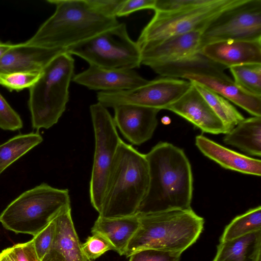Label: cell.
<instances>
[{
	"label": "cell",
	"mask_w": 261,
	"mask_h": 261,
	"mask_svg": "<svg viewBox=\"0 0 261 261\" xmlns=\"http://www.w3.org/2000/svg\"><path fill=\"white\" fill-rule=\"evenodd\" d=\"M191 83L221 120L227 133L245 119L227 99L202 85Z\"/></svg>",
	"instance_id": "d4e9b609"
},
{
	"label": "cell",
	"mask_w": 261,
	"mask_h": 261,
	"mask_svg": "<svg viewBox=\"0 0 261 261\" xmlns=\"http://www.w3.org/2000/svg\"><path fill=\"white\" fill-rule=\"evenodd\" d=\"M139 226L137 215L118 218H104L98 216L92 228V233L104 236L113 245L115 251L124 255L130 240Z\"/></svg>",
	"instance_id": "44dd1931"
},
{
	"label": "cell",
	"mask_w": 261,
	"mask_h": 261,
	"mask_svg": "<svg viewBox=\"0 0 261 261\" xmlns=\"http://www.w3.org/2000/svg\"><path fill=\"white\" fill-rule=\"evenodd\" d=\"M74 68L72 55L62 52L44 67L38 80L29 88L28 106L34 129H48L58 122L68 101Z\"/></svg>",
	"instance_id": "5b68a950"
},
{
	"label": "cell",
	"mask_w": 261,
	"mask_h": 261,
	"mask_svg": "<svg viewBox=\"0 0 261 261\" xmlns=\"http://www.w3.org/2000/svg\"><path fill=\"white\" fill-rule=\"evenodd\" d=\"M202 55L226 69L242 64H261V40H228L203 46Z\"/></svg>",
	"instance_id": "e0dca14e"
},
{
	"label": "cell",
	"mask_w": 261,
	"mask_h": 261,
	"mask_svg": "<svg viewBox=\"0 0 261 261\" xmlns=\"http://www.w3.org/2000/svg\"><path fill=\"white\" fill-rule=\"evenodd\" d=\"M145 155L149 184L136 215L192 210L193 175L184 150L171 143L161 142Z\"/></svg>",
	"instance_id": "6da1fadb"
},
{
	"label": "cell",
	"mask_w": 261,
	"mask_h": 261,
	"mask_svg": "<svg viewBox=\"0 0 261 261\" xmlns=\"http://www.w3.org/2000/svg\"><path fill=\"white\" fill-rule=\"evenodd\" d=\"M71 206L69 191L46 183L27 190L0 215V222L16 233L36 234L63 210Z\"/></svg>",
	"instance_id": "8992f818"
},
{
	"label": "cell",
	"mask_w": 261,
	"mask_h": 261,
	"mask_svg": "<svg viewBox=\"0 0 261 261\" xmlns=\"http://www.w3.org/2000/svg\"><path fill=\"white\" fill-rule=\"evenodd\" d=\"M261 40V0H237L203 30L200 49L215 42Z\"/></svg>",
	"instance_id": "30bf717a"
},
{
	"label": "cell",
	"mask_w": 261,
	"mask_h": 261,
	"mask_svg": "<svg viewBox=\"0 0 261 261\" xmlns=\"http://www.w3.org/2000/svg\"><path fill=\"white\" fill-rule=\"evenodd\" d=\"M66 51L83 59L89 65L103 68L134 69L141 65L140 48L129 36L124 23L69 47Z\"/></svg>",
	"instance_id": "52a82bcc"
},
{
	"label": "cell",
	"mask_w": 261,
	"mask_h": 261,
	"mask_svg": "<svg viewBox=\"0 0 261 261\" xmlns=\"http://www.w3.org/2000/svg\"><path fill=\"white\" fill-rule=\"evenodd\" d=\"M41 261H63L56 253L49 250Z\"/></svg>",
	"instance_id": "8d00e7d4"
},
{
	"label": "cell",
	"mask_w": 261,
	"mask_h": 261,
	"mask_svg": "<svg viewBox=\"0 0 261 261\" xmlns=\"http://www.w3.org/2000/svg\"><path fill=\"white\" fill-rule=\"evenodd\" d=\"M84 261H93V260L89 259L85 256Z\"/></svg>",
	"instance_id": "ab89813d"
},
{
	"label": "cell",
	"mask_w": 261,
	"mask_h": 261,
	"mask_svg": "<svg viewBox=\"0 0 261 261\" xmlns=\"http://www.w3.org/2000/svg\"><path fill=\"white\" fill-rule=\"evenodd\" d=\"M224 70L220 69L202 74L187 75L182 79L203 86L253 116L261 117V97L253 95L239 87Z\"/></svg>",
	"instance_id": "2e32d148"
},
{
	"label": "cell",
	"mask_w": 261,
	"mask_h": 261,
	"mask_svg": "<svg viewBox=\"0 0 261 261\" xmlns=\"http://www.w3.org/2000/svg\"><path fill=\"white\" fill-rule=\"evenodd\" d=\"M113 109L116 127L132 144L140 145L152 137L160 110L133 105H119Z\"/></svg>",
	"instance_id": "4fadbf2b"
},
{
	"label": "cell",
	"mask_w": 261,
	"mask_h": 261,
	"mask_svg": "<svg viewBox=\"0 0 261 261\" xmlns=\"http://www.w3.org/2000/svg\"><path fill=\"white\" fill-rule=\"evenodd\" d=\"M261 230L220 242L213 261H261Z\"/></svg>",
	"instance_id": "7402d4cb"
},
{
	"label": "cell",
	"mask_w": 261,
	"mask_h": 261,
	"mask_svg": "<svg viewBox=\"0 0 261 261\" xmlns=\"http://www.w3.org/2000/svg\"><path fill=\"white\" fill-rule=\"evenodd\" d=\"M56 232V221L54 218L44 228L34 236L32 239L35 251L41 260L49 251Z\"/></svg>",
	"instance_id": "f546056e"
},
{
	"label": "cell",
	"mask_w": 261,
	"mask_h": 261,
	"mask_svg": "<svg viewBox=\"0 0 261 261\" xmlns=\"http://www.w3.org/2000/svg\"><path fill=\"white\" fill-rule=\"evenodd\" d=\"M181 254L178 252L145 248L133 253L129 261H179Z\"/></svg>",
	"instance_id": "4dcf8cb0"
},
{
	"label": "cell",
	"mask_w": 261,
	"mask_h": 261,
	"mask_svg": "<svg viewBox=\"0 0 261 261\" xmlns=\"http://www.w3.org/2000/svg\"><path fill=\"white\" fill-rule=\"evenodd\" d=\"M56 10L24 43L49 49L67 48L111 28L116 18L102 15L86 0H48Z\"/></svg>",
	"instance_id": "7a4b0ae2"
},
{
	"label": "cell",
	"mask_w": 261,
	"mask_h": 261,
	"mask_svg": "<svg viewBox=\"0 0 261 261\" xmlns=\"http://www.w3.org/2000/svg\"><path fill=\"white\" fill-rule=\"evenodd\" d=\"M165 110L184 118L204 133H227L221 120L192 84L184 94Z\"/></svg>",
	"instance_id": "9a60e30c"
},
{
	"label": "cell",
	"mask_w": 261,
	"mask_h": 261,
	"mask_svg": "<svg viewBox=\"0 0 261 261\" xmlns=\"http://www.w3.org/2000/svg\"><path fill=\"white\" fill-rule=\"evenodd\" d=\"M195 144L206 157L224 168L260 176L261 161L224 147L202 135L195 138Z\"/></svg>",
	"instance_id": "d6986e66"
},
{
	"label": "cell",
	"mask_w": 261,
	"mask_h": 261,
	"mask_svg": "<svg viewBox=\"0 0 261 261\" xmlns=\"http://www.w3.org/2000/svg\"><path fill=\"white\" fill-rule=\"evenodd\" d=\"M6 250L14 261H41L37 255L33 240L15 244L6 248Z\"/></svg>",
	"instance_id": "836d02e7"
},
{
	"label": "cell",
	"mask_w": 261,
	"mask_h": 261,
	"mask_svg": "<svg viewBox=\"0 0 261 261\" xmlns=\"http://www.w3.org/2000/svg\"><path fill=\"white\" fill-rule=\"evenodd\" d=\"M84 255L91 260L95 259L107 251L115 250L110 242L102 234L94 232L81 245Z\"/></svg>",
	"instance_id": "f1b7e54d"
},
{
	"label": "cell",
	"mask_w": 261,
	"mask_h": 261,
	"mask_svg": "<svg viewBox=\"0 0 261 261\" xmlns=\"http://www.w3.org/2000/svg\"><path fill=\"white\" fill-rule=\"evenodd\" d=\"M234 82L245 91L261 97V64L251 63L231 67Z\"/></svg>",
	"instance_id": "4316f807"
},
{
	"label": "cell",
	"mask_w": 261,
	"mask_h": 261,
	"mask_svg": "<svg viewBox=\"0 0 261 261\" xmlns=\"http://www.w3.org/2000/svg\"><path fill=\"white\" fill-rule=\"evenodd\" d=\"M211 0H156L154 11L175 12L197 7Z\"/></svg>",
	"instance_id": "d6a6232c"
},
{
	"label": "cell",
	"mask_w": 261,
	"mask_h": 261,
	"mask_svg": "<svg viewBox=\"0 0 261 261\" xmlns=\"http://www.w3.org/2000/svg\"><path fill=\"white\" fill-rule=\"evenodd\" d=\"M237 0H211L208 3L175 12L154 11V14L142 30L138 46L156 42L171 36L200 30L203 31L210 22Z\"/></svg>",
	"instance_id": "9c48e42d"
},
{
	"label": "cell",
	"mask_w": 261,
	"mask_h": 261,
	"mask_svg": "<svg viewBox=\"0 0 261 261\" xmlns=\"http://www.w3.org/2000/svg\"><path fill=\"white\" fill-rule=\"evenodd\" d=\"M40 134L17 135L0 145V175L15 161L42 142Z\"/></svg>",
	"instance_id": "cb8c5ba5"
},
{
	"label": "cell",
	"mask_w": 261,
	"mask_h": 261,
	"mask_svg": "<svg viewBox=\"0 0 261 261\" xmlns=\"http://www.w3.org/2000/svg\"><path fill=\"white\" fill-rule=\"evenodd\" d=\"M65 51L30 45L24 42L12 44L0 59V73L41 72L53 58Z\"/></svg>",
	"instance_id": "ac0fdd59"
},
{
	"label": "cell",
	"mask_w": 261,
	"mask_h": 261,
	"mask_svg": "<svg viewBox=\"0 0 261 261\" xmlns=\"http://www.w3.org/2000/svg\"><path fill=\"white\" fill-rule=\"evenodd\" d=\"M12 44L0 42V59L11 47Z\"/></svg>",
	"instance_id": "74e56055"
},
{
	"label": "cell",
	"mask_w": 261,
	"mask_h": 261,
	"mask_svg": "<svg viewBox=\"0 0 261 261\" xmlns=\"http://www.w3.org/2000/svg\"><path fill=\"white\" fill-rule=\"evenodd\" d=\"M22 126L20 116L0 93V128L14 131L21 129Z\"/></svg>",
	"instance_id": "1f68e13d"
},
{
	"label": "cell",
	"mask_w": 261,
	"mask_h": 261,
	"mask_svg": "<svg viewBox=\"0 0 261 261\" xmlns=\"http://www.w3.org/2000/svg\"><path fill=\"white\" fill-rule=\"evenodd\" d=\"M0 261H14L13 259L9 255L6 249L3 250L0 253Z\"/></svg>",
	"instance_id": "f35d334b"
},
{
	"label": "cell",
	"mask_w": 261,
	"mask_h": 261,
	"mask_svg": "<svg viewBox=\"0 0 261 261\" xmlns=\"http://www.w3.org/2000/svg\"><path fill=\"white\" fill-rule=\"evenodd\" d=\"M191 85L186 80L162 76L130 90L98 92L96 97L107 108L133 105L161 110L179 98Z\"/></svg>",
	"instance_id": "8fae6325"
},
{
	"label": "cell",
	"mask_w": 261,
	"mask_h": 261,
	"mask_svg": "<svg viewBox=\"0 0 261 261\" xmlns=\"http://www.w3.org/2000/svg\"><path fill=\"white\" fill-rule=\"evenodd\" d=\"M156 0H123L116 14L117 17L126 16L144 9L154 10Z\"/></svg>",
	"instance_id": "d590c367"
},
{
	"label": "cell",
	"mask_w": 261,
	"mask_h": 261,
	"mask_svg": "<svg viewBox=\"0 0 261 261\" xmlns=\"http://www.w3.org/2000/svg\"><path fill=\"white\" fill-rule=\"evenodd\" d=\"M95 149L89 186L90 202L98 213L109 172L122 140L107 108L97 102L90 107Z\"/></svg>",
	"instance_id": "ba28073f"
},
{
	"label": "cell",
	"mask_w": 261,
	"mask_h": 261,
	"mask_svg": "<svg viewBox=\"0 0 261 261\" xmlns=\"http://www.w3.org/2000/svg\"><path fill=\"white\" fill-rule=\"evenodd\" d=\"M259 230H261L260 205L234 218L225 227L220 242L232 240Z\"/></svg>",
	"instance_id": "484cf974"
},
{
	"label": "cell",
	"mask_w": 261,
	"mask_h": 261,
	"mask_svg": "<svg viewBox=\"0 0 261 261\" xmlns=\"http://www.w3.org/2000/svg\"><path fill=\"white\" fill-rule=\"evenodd\" d=\"M202 32L195 30L139 46L141 65L149 67L177 61L199 53Z\"/></svg>",
	"instance_id": "7c38bea8"
},
{
	"label": "cell",
	"mask_w": 261,
	"mask_h": 261,
	"mask_svg": "<svg viewBox=\"0 0 261 261\" xmlns=\"http://www.w3.org/2000/svg\"><path fill=\"white\" fill-rule=\"evenodd\" d=\"M137 215L139 226L126 249L127 257L145 248L182 253L197 241L204 223L192 209Z\"/></svg>",
	"instance_id": "277c9868"
},
{
	"label": "cell",
	"mask_w": 261,
	"mask_h": 261,
	"mask_svg": "<svg viewBox=\"0 0 261 261\" xmlns=\"http://www.w3.org/2000/svg\"><path fill=\"white\" fill-rule=\"evenodd\" d=\"M97 13L109 17L116 18V14L123 0H86Z\"/></svg>",
	"instance_id": "e575fe53"
},
{
	"label": "cell",
	"mask_w": 261,
	"mask_h": 261,
	"mask_svg": "<svg viewBox=\"0 0 261 261\" xmlns=\"http://www.w3.org/2000/svg\"><path fill=\"white\" fill-rule=\"evenodd\" d=\"M71 206L63 210L56 217V232L49 250L63 261H84L85 256L71 217Z\"/></svg>",
	"instance_id": "ffe728a7"
},
{
	"label": "cell",
	"mask_w": 261,
	"mask_h": 261,
	"mask_svg": "<svg viewBox=\"0 0 261 261\" xmlns=\"http://www.w3.org/2000/svg\"><path fill=\"white\" fill-rule=\"evenodd\" d=\"M41 72L0 73V85L10 91H19L25 88H30L38 80Z\"/></svg>",
	"instance_id": "83f0119b"
},
{
	"label": "cell",
	"mask_w": 261,
	"mask_h": 261,
	"mask_svg": "<svg viewBox=\"0 0 261 261\" xmlns=\"http://www.w3.org/2000/svg\"><path fill=\"white\" fill-rule=\"evenodd\" d=\"M72 81L90 90L100 92L127 90L142 86L149 81L133 69L107 68L89 65L73 75Z\"/></svg>",
	"instance_id": "5bb4252c"
},
{
	"label": "cell",
	"mask_w": 261,
	"mask_h": 261,
	"mask_svg": "<svg viewBox=\"0 0 261 261\" xmlns=\"http://www.w3.org/2000/svg\"><path fill=\"white\" fill-rule=\"evenodd\" d=\"M149 184L145 154L121 140L109 172L99 216L112 218L136 215Z\"/></svg>",
	"instance_id": "3957f363"
},
{
	"label": "cell",
	"mask_w": 261,
	"mask_h": 261,
	"mask_svg": "<svg viewBox=\"0 0 261 261\" xmlns=\"http://www.w3.org/2000/svg\"><path fill=\"white\" fill-rule=\"evenodd\" d=\"M223 141L248 154L261 155V117L244 119L225 134Z\"/></svg>",
	"instance_id": "603a6c76"
}]
</instances>
